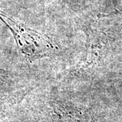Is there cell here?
<instances>
[{
    "label": "cell",
    "instance_id": "obj_1",
    "mask_svg": "<svg viewBox=\"0 0 122 122\" xmlns=\"http://www.w3.org/2000/svg\"><path fill=\"white\" fill-rule=\"evenodd\" d=\"M0 18L11 30L18 49L28 58L46 56L55 50V46L51 40L41 33L16 22L1 12Z\"/></svg>",
    "mask_w": 122,
    "mask_h": 122
}]
</instances>
